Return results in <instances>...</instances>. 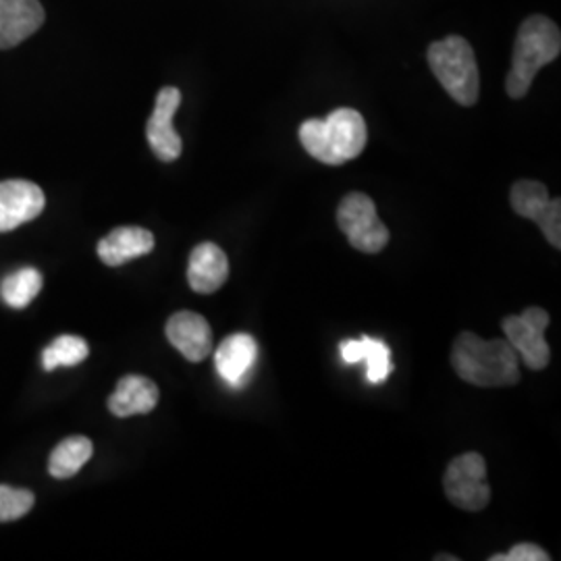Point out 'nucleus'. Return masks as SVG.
Wrapping results in <instances>:
<instances>
[{"mask_svg": "<svg viewBox=\"0 0 561 561\" xmlns=\"http://www.w3.org/2000/svg\"><path fill=\"white\" fill-rule=\"evenodd\" d=\"M486 463L481 454L468 451L449 461L443 489L449 503L463 512H481L491 502V486L484 481Z\"/></svg>", "mask_w": 561, "mask_h": 561, "instance_id": "6", "label": "nucleus"}, {"mask_svg": "<svg viewBox=\"0 0 561 561\" xmlns=\"http://www.w3.org/2000/svg\"><path fill=\"white\" fill-rule=\"evenodd\" d=\"M229 279V261L221 248L213 241L196 245L190 254L187 280L196 294H215Z\"/></svg>", "mask_w": 561, "mask_h": 561, "instance_id": "14", "label": "nucleus"}, {"mask_svg": "<svg viewBox=\"0 0 561 561\" xmlns=\"http://www.w3.org/2000/svg\"><path fill=\"white\" fill-rule=\"evenodd\" d=\"M159 403V387L157 382L140 377V375H127L117 382V389L108 398V410L117 419H129L150 414Z\"/></svg>", "mask_w": 561, "mask_h": 561, "instance_id": "15", "label": "nucleus"}, {"mask_svg": "<svg viewBox=\"0 0 561 561\" xmlns=\"http://www.w3.org/2000/svg\"><path fill=\"white\" fill-rule=\"evenodd\" d=\"M167 340L185 360L202 362L213 352V329L196 312H178L167 322Z\"/></svg>", "mask_w": 561, "mask_h": 561, "instance_id": "12", "label": "nucleus"}, {"mask_svg": "<svg viewBox=\"0 0 561 561\" xmlns=\"http://www.w3.org/2000/svg\"><path fill=\"white\" fill-rule=\"evenodd\" d=\"M34 507V493L0 484V522L18 520Z\"/></svg>", "mask_w": 561, "mask_h": 561, "instance_id": "21", "label": "nucleus"}, {"mask_svg": "<svg viewBox=\"0 0 561 561\" xmlns=\"http://www.w3.org/2000/svg\"><path fill=\"white\" fill-rule=\"evenodd\" d=\"M341 358L347 364L366 362V377L375 385L389 379L393 364H391V350L381 340L362 337V340H347L341 343Z\"/></svg>", "mask_w": 561, "mask_h": 561, "instance_id": "17", "label": "nucleus"}, {"mask_svg": "<svg viewBox=\"0 0 561 561\" xmlns=\"http://www.w3.org/2000/svg\"><path fill=\"white\" fill-rule=\"evenodd\" d=\"M181 104V92L173 85L162 88L157 96L154 111L148 119L146 127V138L152 148V152L157 154V159L162 162L178 161L183 150L180 134L173 127V117L178 113Z\"/></svg>", "mask_w": 561, "mask_h": 561, "instance_id": "9", "label": "nucleus"}, {"mask_svg": "<svg viewBox=\"0 0 561 561\" xmlns=\"http://www.w3.org/2000/svg\"><path fill=\"white\" fill-rule=\"evenodd\" d=\"M259 360V343L248 333H233L221 341L215 364L222 381L233 389L245 387Z\"/></svg>", "mask_w": 561, "mask_h": 561, "instance_id": "11", "label": "nucleus"}, {"mask_svg": "<svg viewBox=\"0 0 561 561\" xmlns=\"http://www.w3.org/2000/svg\"><path fill=\"white\" fill-rule=\"evenodd\" d=\"M42 283L44 279L36 268H21L2 280L0 296L11 308H25L41 294Z\"/></svg>", "mask_w": 561, "mask_h": 561, "instance_id": "19", "label": "nucleus"}, {"mask_svg": "<svg viewBox=\"0 0 561 561\" xmlns=\"http://www.w3.org/2000/svg\"><path fill=\"white\" fill-rule=\"evenodd\" d=\"M46 20L38 0H0V50L36 34Z\"/></svg>", "mask_w": 561, "mask_h": 561, "instance_id": "13", "label": "nucleus"}, {"mask_svg": "<svg viewBox=\"0 0 561 561\" xmlns=\"http://www.w3.org/2000/svg\"><path fill=\"white\" fill-rule=\"evenodd\" d=\"M300 141L312 159L340 167L360 157L368 141V129L358 111L337 108L327 119L304 121Z\"/></svg>", "mask_w": 561, "mask_h": 561, "instance_id": "2", "label": "nucleus"}, {"mask_svg": "<svg viewBox=\"0 0 561 561\" xmlns=\"http://www.w3.org/2000/svg\"><path fill=\"white\" fill-rule=\"evenodd\" d=\"M90 347L78 335H60L42 354L44 370H57L60 366H78L88 358Z\"/></svg>", "mask_w": 561, "mask_h": 561, "instance_id": "20", "label": "nucleus"}, {"mask_svg": "<svg viewBox=\"0 0 561 561\" xmlns=\"http://www.w3.org/2000/svg\"><path fill=\"white\" fill-rule=\"evenodd\" d=\"M549 314L539 306L526 308L522 314H510L502 321L505 340L514 347L518 358L530 370H542L551 360V350L545 340V329L549 327Z\"/></svg>", "mask_w": 561, "mask_h": 561, "instance_id": "7", "label": "nucleus"}, {"mask_svg": "<svg viewBox=\"0 0 561 561\" xmlns=\"http://www.w3.org/2000/svg\"><path fill=\"white\" fill-rule=\"evenodd\" d=\"M94 445L88 437H69L60 442L50 454L48 470L55 479H71L80 472L83 463L92 458Z\"/></svg>", "mask_w": 561, "mask_h": 561, "instance_id": "18", "label": "nucleus"}, {"mask_svg": "<svg viewBox=\"0 0 561 561\" xmlns=\"http://www.w3.org/2000/svg\"><path fill=\"white\" fill-rule=\"evenodd\" d=\"M451 366L461 381L474 387H514L522 379L520 358L505 340H482L461 331L451 347Z\"/></svg>", "mask_w": 561, "mask_h": 561, "instance_id": "1", "label": "nucleus"}, {"mask_svg": "<svg viewBox=\"0 0 561 561\" xmlns=\"http://www.w3.org/2000/svg\"><path fill=\"white\" fill-rule=\"evenodd\" d=\"M560 50L561 32L558 23L545 15H533L524 21L514 44L512 71L505 81L507 94L516 101L524 99L537 73L547 62L558 59Z\"/></svg>", "mask_w": 561, "mask_h": 561, "instance_id": "3", "label": "nucleus"}, {"mask_svg": "<svg viewBox=\"0 0 561 561\" xmlns=\"http://www.w3.org/2000/svg\"><path fill=\"white\" fill-rule=\"evenodd\" d=\"M154 236L141 227H119L99 243V256L106 266H123L154 250Z\"/></svg>", "mask_w": 561, "mask_h": 561, "instance_id": "16", "label": "nucleus"}, {"mask_svg": "<svg viewBox=\"0 0 561 561\" xmlns=\"http://www.w3.org/2000/svg\"><path fill=\"white\" fill-rule=\"evenodd\" d=\"M551 560V556L541 549V547H537V545H533V542H520V545H516V547H512L507 553H502V556H493L489 561H549Z\"/></svg>", "mask_w": 561, "mask_h": 561, "instance_id": "22", "label": "nucleus"}, {"mask_svg": "<svg viewBox=\"0 0 561 561\" xmlns=\"http://www.w3.org/2000/svg\"><path fill=\"white\" fill-rule=\"evenodd\" d=\"M435 560H447V561H456L458 558H454V556H437Z\"/></svg>", "mask_w": 561, "mask_h": 561, "instance_id": "23", "label": "nucleus"}, {"mask_svg": "<svg viewBox=\"0 0 561 561\" xmlns=\"http://www.w3.org/2000/svg\"><path fill=\"white\" fill-rule=\"evenodd\" d=\"M510 202L514 213L535 221L541 227L542 233L547 241L560 250L561 248V201L549 198L547 187L542 185L541 181L522 180L514 183L512 194H510Z\"/></svg>", "mask_w": 561, "mask_h": 561, "instance_id": "8", "label": "nucleus"}, {"mask_svg": "<svg viewBox=\"0 0 561 561\" xmlns=\"http://www.w3.org/2000/svg\"><path fill=\"white\" fill-rule=\"evenodd\" d=\"M46 206L44 192L32 181L11 180L0 183V233L13 231L23 222L41 217Z\"/></svg>", "mask_w": 561, "mask_h": 561, "instance_id": "10", "label": "nucleus"}, {"mask_svg": "<svg viewBox=\"0 0 561 561\" xmlns=\"http://www.w3.org/2000/svg\"><path fill=\"white\" fill-rule=\"evenodd\" d=\"M428 65L445 92L461 104L474 106L481 94V73L474 50L461 36H447L428 48Z\"/></svg>", "mask_w": 561, "mask_h": 561, "instance_id": "4", "label": "nucleus"}, {"mask_svg": "<svg viewBox=\"0 0 561 561\" xmlns=\"http://www.w3.org/2000/svg\"><path fill=\"white\" fill-rule=\"evenodd\" d=\"M337 225L350 245L364 254H379L389 243V229L379 219L375 202L360 192L347 194L341 201Z\"/></svg>", "mask_w": 561, "mask_h": 561, "instance_id": "5", "label": "nucleus"}]
</instances>
